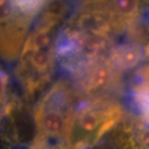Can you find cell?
<instances>
[{
  "label": "cell",
  "mask_w": 149,
  "mask_h": 149,
  "mask_svg": "<svg viewBox=\"0 0 149 149\" xmlns=\"http://www.w3.org/2000/svg\"><path fill=\"white\" fill-rule=\"evenodd\" d=\"M72 8V0H50L23 44L14 73L22 97L31 105L53 83L57 68V35Z\"/></svg>",
  "instance_id": "6da1fadb"
},
{
  "label": "cell",
  "mask_w": 149,
  "mask_h": 149,
  "mask_svg": "<svg viewBox=\"0 0 149 149\" xmlns=\"http://www.w3.org/2000/svg\"><path fill=\"white\" fill-rule=\"evenodd\" d=\"M124 116L121 98L116 95L83 98L76 108L65 138L68 148H93Z\"/></svg>",
  "instance_id": "7a4b0ae2"
},
{
  "label": "cell",
  "mask_w": 149,
  "mask_h": 149,
  "mask_svg": "<svg viewBox=\"0 0 149 149\" xmlns=\"http://www.w3.org/2000/svg\"><path fill=\"white\" fill-rule=\"evenodd\" d=\"M82 97L66 77L49 86L33 107L35 135L44 141H65L71 119Z\"/></svg>",
  "instance_id": "3957f363"
},
{
  "label": "cell",
  "mask_w": 149,
  "mask_h": 149,
  "mask_svg": "<svg viewBox=\"0 0 149 149\" xmlns=\"http://www.w3.org/2000/svg\"><path fill=\"white\" fill-rule=\"evenodd\" d=\"M18 0H0V59L7 63L19 57L34 21Z\"/></svg>",
  "instance_id": "277c9868"
},
{
  "label": "cell",
  "mask_w": 149,
  "mask_h": 149,
  "mask_svg": "<svg viewBox=\"0 0 149 149\" xmlns=\"http://www.w3.org/2000/svg\"><path fill=\"white\" fill-rule=\"evenodd\" d=\"M120 98L133 127H149V62L125 76Z\"/></svg>",
  "instance_id": "5b68a950"
},
{
  "label": "cell",
  "mask_w": 149,
  "mask_h": 149,
  "mask_svg": "<svg viewBox=\"0 0 149 149\" xmlns=\"http://www.w3.org/2000/svg\"><path fill=\"white\" fill-rule=\"evenodd\" d=\"M149 0H83L82 3L97 12L123 38L136 24Z\"/></svg>",
  "instance_id": "8992f818"
},
{
  "label": "cell",
  "mask_w": 149,
  "mask_h": 149,
  "mask_svg": "<svg viewBox=\"0 0 149 149\" xmlns=\"http://www.w3.org/2000/svg\"><path fill=\"white\" fill-rule=\"evenodd\" d=\"M125 38L141 46L143 61L149 62V1L136 24L125 35Z\"/></svg>",
  "instance_id": "52a82bcc"
},
{
  "label": "cell",
  "mask_w": 149,
  "mask_h": 149,
  "mask_svg": "<svg viewBox=\"0 0 149 149\" xmlns=\"http://www.w3.org/2000/svg\"><path fill=\"white\" fill-rule=\"evenodd\" d=\"M20 96L13 87L10 75L0 63V123Z\"/></svg>",
  "instance_id": "ba28073f"
},
{
  "label": "cell",
  "mask_w": 149,
  "mask_h": 149,
  "mask_svg": "<svg viewBox=\"0 0 149 149\" xmlns=\"http://www.w3.org/2000/svg\"><path fill=\"white\" fill-rule=\"evenodd\" d=\"M131 149H149V127L132 126Z\"/></svg>",
  "instance_id": "9c48e42d"
},
{
  "label": "cell",
  "mask_w": 149,
  "mask_h": 149,
  "mask_svg": "<svg viewBox=\"0 0 149 149\" xmlns=\"http://www.w3.org/2000/svg\"><path fill=\"white\" fill-rule=\"evenodd\" d=\"M22 149H69L65 141H40L32 139Z\"/></svg>",
  "instance_id": "30bf717a"
}]
</instances>
